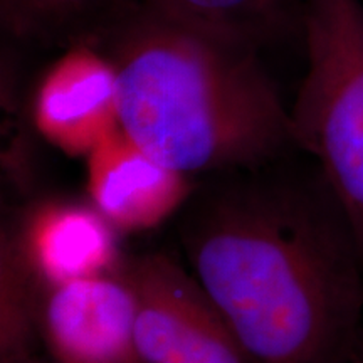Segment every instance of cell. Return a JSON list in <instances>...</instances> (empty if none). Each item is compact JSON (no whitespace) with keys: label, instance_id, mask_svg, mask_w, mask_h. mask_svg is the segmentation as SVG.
I'll return each mask as SVG.
<instances>
[{"label":"cell","instance_id":"8992f818","mask_svg":"<svg viewBox=\"0 0 363 363\" xmlns=\"http://www.w3.org/2000/svg\"><path fill=\"white\" fill-rule=\"evenodd\" d=\"M30 111L45 142L86 158L121 128L116 67L96 44L69 45L40 78Z\"/></svg>","mask_w":363,"mask_h":363},{"label":"cell","instance_id":"7a4b0ae2","mask_svg":"<svg viewBox=\"0 0 363 363\" xmlns=\"http://www.w3.org/2000/svg\"><path fill=\"white\" fill-rule=\"evenodd\" d=\"M93 44L116 67L121 128L167 165L234 174L296 148L257 49L136 6Z\"/></svg>","mask_w":363,"mask_h":363},{"label":"cell","instance_id":"3957f363","mask_svg":"<svg viewBox=\"0 0 363 363\" xmlns=\"http://www.w3.org/2000/svg\"><path fill=\"white\" fill-rule=\"evenodd\" d=\"M308 67L289 108L294 147L315 160L363 249V4L303 0Z\"/></svg>","mask_w":363,"mask_h":363},{"label":"cell","instance_id":"52a82bcc","mask_svg":"<svg viewBox=\"0 0 363 363\" xmlns=\"http://www.w3.org/2000/svg\"><path fill=\"white\" fill-rule=\"evenodd\" d=\"M118 235L89 201L44 199L26 212L7 244L39 291L120 271Z\"/></svg>","mask_w":363,"mask_h":363},{"label":"cell","instance_id":"4fadbf2b","mask_svg":"<svg viewBox=\"0 0 363 363\" xmlns=\"http://www.w3.org/2000/svg\"><path fill=\"white\" fill-rule=\"evenodd\" d=\"M350 363H352V362H350Z\"/></svg>","mask_w":363,"mask_h":363},{"label":"cell","instance_id":"6da1fadb","mask_svg":"<svg viewBox=\"0 0 363 363\" xmlns=\"http://www.w3.org/2000/svg\"><path fill=\"white\" fill-rule=\"evenodd\" d=\"M274 165L192 195L180 227L190 271L251 363H350L363 249L316 167Z\"/></svg>","mask_w":363,"mask_h":363},{"label":"cell","instance_id":"ba28073f","mask_svg":"<svg viewBox=\"0 0 363 363\" xmlns=\"http://www.w3.org/2000/svg\"><path fill=\"white\" fill-rule=\"evenodd\" d=\"M86 192L118 233L135 234L155 229L187 206L195 184L120 128L86 157Z\"/></svg>","mask_w":363,"mask_h":363},{"label":"cell","instance_id":"9c48e42d","mask_svg":"<svg viewBox=\"0 0 363 363\" xmlns=\"http://www.w3.org/2000/svg\"><path fill=\"white\" fill-rule=\"evenodd\" d=\"M131 6L257 51L303 29V0H131Z\"/></svg>","mask_w":363,"mask_h":363},{"label":"cell","instance_id":"277c9868","mask_svg":"<svg viewBox=\"0 0 363 363\" xmlns=\"http://www.w3.org/2000/svg\"><path fill=\"white\" fill-rule=\"evenodd\" d=\"M136 296L138 363H251L192 272L152 252L125 261Z\"/></svg>","mask_w":363,"mask_h":363},{"label":"cell","instance_id":"7c38bea8","mask_svg":"<svg viewBox=\"0 0 363 363\" xmlns=\"http://www.w3.org/2000/svg\"><path fill=\"white\" fill-rule=\"evenodd\" d=\"M352 363H363V331H362L360 338H358V343H357L355 352H353Z\"/></svg>","mask_w":363,"mask_h":363},{"label":"cell","instance_id":"8fae6325","mask_svg":"<svg viewBox=\"0 0 363 363\" xmlns=\"http://www.w3.org/2000/svg\"><path fill=\"white\" fill-rule=\"evenodd\" d=\"M0 363H54L51 362H44L34 355V353H26V355H19L13 358H7V360H0Z\"/></svg>","mask_w":363,"mask_h":363},{"label":"cell","instance_id":"5b68a950","mask_svg":"<svg viewBox=\"0 0 363 363\" xmlns=\"http://www.w3.org/2000/svg\"><path fill=\"white\" fill-rule=\"evenodd\" d=\"M35 331L54 363H138L136 296L123 267L39 289Z\"/></svg>","mask_w":363,"mask_h":363},{"label":"cell","instance_id":"30bf717a","mask_svg":"<svg viewBox=\"0 0 363 363\" xmlns=\"http://www.w3.org/2000/svg\"><path fill=\"white\" fill-rule=\"evenodd\" d=\"M131 0H0L2 30L27 44L69 48L94 43Z\"/></svg>","mask_w":363,"mask_h":363}]
</instances>
